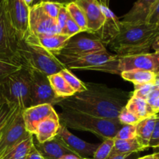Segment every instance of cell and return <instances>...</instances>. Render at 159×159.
Masks as SVG:
<instances>
[{
  "label": "cell",
  "instance_id": "7402d4cb",
  "mask_svg": "<svg viewBox=\"0 0 159 159\" xmlns=\"http://www.w3.org/2000/svg\"><path fill=\"white\" fill-rule=\"evenodd\" d=\"M157 115L158 114L142 119L136 125L137 140L146 149L149 148V142L153 133Z\"/></svg>",
  "mask_w": 159,
  "mask_h": 159
},
{
  "label": "cell",
  "instance_id": "f546056e",
  "mask_svg": "<svg viewBox=\"0 0 159 159\" xmlns=\"http://www.w3.org/2000/svg\"><path fill=\"white\" fill-rule=\"evenodd\" d=\"M59 73L63 76L65 81L73 89V90L75 92V93H82V92H84L86 89L85 83L83 82H82L79 79H78L68 68H65V69L61 70Z\"/></svg>",
  "mask_w": 159,
  "mask_h": 159
},
{
  "label": "cell",
  "instance_id": "ac0fdd59",
  "mask_svg": "<svg viewBox=\"0 0 159 159\" xmlns=\"http://www.w3.org/2000/svg\"><path fill=\"white\" fill-rule=\"evenodd\" d=\"M120 72L131 70H144L154 72V60L152 54H139L119 57Z\"/></svg>",
  "mask_w": 159,
  "mask_h": 159
},
{
  "label": "cell",
  "instance_id": "52a82bcc",
  "mask_svg": "<svg viewBox=\"0 0 159 159\" xmlns=\"http://www.w3.org/2000/svg\"><path fill=\"white\" fill-rule=\"evenodd\" d=\"M82 33L70 37L60 52L55 55L60 61L62 60L79 58L107 50L105 45L97 36L89 33Z\"/></svg>",
  "mask_w": 159,
  "mask_h": 159
},
{
  "label": "cell",
  "instance_id": "c3c4849f",
  "mask_svg": "<svg viewBox=\"0 0 159 159\" xmlns=\"http://www.w3.org/2000/svg\"><path fill=\"white\" fill-rule=\"evenodd\" d=\"M152 48H153L155 51H159V35L156 37V39L154 41Z\"/></svg>",
  "mask_w": 159,
  "mask_h": 159
},
{
  "label": "cell",
  "instance_id": "db71d44e",
  "mask_svg": "<svg viewBox=\"0 0 159 159\" xmlns=\"http://www.w3.org/2000/svg\"><path fill=\"white\" fill-rule=\"evenodd\" d=\"M110 0H103V6H107V7H109V4H110Z\"/></svg>",
  "mask_w": 159,
  "mask_h": 159
},
{
  "label": "cell",
  "instance_id": "83f0119b",
  "mask_svg": "<svg viewBox=\"0 0 159 159\" xmlns=\"http://www.w3.org/2000/svg\"><path fill=\"white\" fill-rule=\"evenodd\" d=\"M20 110H22L16 105L6 101L0 103V133Z\"/></svg>",
  "mask_w": 159,
  "mask_h": 159
},
{
  "label": "cell",
  "instance_id": "603a6c76",
  "mask_svg": "<svg viewBox=\"0 0 159 159\" xmlns=\"http://www.w3.org/2000/svg\"><path fill=\"white\" fill-rule=\"evenodd\" d=\"M126 109L142 120L149 117L153 115H156L148 102L144 99L132 96L125 106Z\"/></svg>",
  "mask_w": 159,
  "mask_h": 159
},
{
  "label": "cell",
  "instance_id": "d590c367",
  "mask_svg": "<svg viewBox=\"0 0 159 159\" xmlns=\"http://www.w3.org/2000/svg\"><path fill=\"white\" fill-rule=\"evenodd\" d=\"M40 5L42 9H43V10L50 17L54 19V20H57L59 10H60L62 5L51 2H40Z\"/></svg>",
  "mask_w": 159,
  "mask_h": 159
},
{
  "label": "cell",
  "instance_id": "d6a6232c",
  "mask_svg": "<svg viewBox=\"0 0 159 159\" xmlns=\"http://www.w3.org/2000/svg\"><path fill=\"white\" fill-rule=\"evenodd\" d=\"M114 138L120 140H130L136 138V125H123Z\"/></svg>",
  "mask_w": 159,
  "mask_h": 159
},
{
  "label": "cell",
  "instance_id": "ffe728a7",
  "mask_svg": "<svg viewBox=\"0 0 159 159\" xmlns=\"http://www.w3.org/2000/svg\"><path fill=\"white\" fill-rule=\"evenodd\" d=\"M60 127L61 123L58 114L49 116L39 123L34 136L40 143L50 141L57 136Z\"/></svg>",
  "mask_w": 159,
  "mask_h": 159
},
{
  "label": "cell",
  "instance_id": "30bf717a",
  "mask_svg": "<svg viewBox=\"0 0 159 159\" xmlns=\"http://www.w3.org/2000/svg\"><path fill=\"white\" fill-rule=\"evenodd\" d=\"M22 111L20 110L0 133V158L12 148L33 135L26 130Z\"/></svg>",
  "mask_w": 159,
  "mask_h": 159
},
{
  "label": "cell",
  "instance_id": "f907efd6",
  "mask_svg": "<svg viewBox=\"0 0 159 159\" xmlns=\"http://www.w3.org/2000/svg\"><path fill=\"white\" fill-rule=\"evenodd\" d=\"M5 99L3 97V95H2V86H1V83H0V103L2 102H5Z\"/></svg>",
  "mask_w": 159,
  "mask_h": 159
},
{
  "label": "cell",
  "instance_id": "74e56055",
  "mask_svg": "<svg viewBox=\"0 0 159 159\" xmlns=\"http://www.w3.org/2000/svg\"><path fill=\"white\" fill-rule=\"evenodd\" d=\"M68 18H69V14H68V11H67L66 7H65V6H61L57 17V25H58L61 34L62 30L65 28V24H66V22Z\"/></svg>",
  "mask_w": 159,
  "mask_h": 159
},
{
  "label": "cell",
  "instance_id": "60d3db41",
  "mask_svg": "<svg viewBox=\"0 0 159 159\" xmlns=\"http://www.w3.org/2000/svg\"><path fill=\"white\" fill-rule=\"evenodd\" d=\"M137 154H116L110 155L107 159H137Z\"/></svg>",
  "mask_w": 159,
  "mask_h": 159
},
{
  "label": "cell",
  "instance_id": "d4e9b609",
  "mask_svg": "<svg viewBox=\"0 0 159 159\" xmlns=\"http://www.w3.org/2000/svg\"><path fill=\"white\" fill-rule=\"evenodd\" d=\"M48 79L53 90L58 97L65 99L75 94V92L68 85L60 73L51 75L48 76Z\"/></svg>",
  "mask_w": 159,
  "mask_h": 159
},
{
  "label": "cell",
  "instance_id": "7c38bea8",
  "mask_svg": "<svg viewBox=\"0 0 159 159\" xmlns=\"http://www.w3.org/2000/svg\"><path fill=\"white\" fill-rule=\"evenodd\" d=\"M9 20L15 29L19 40L29 34L30 7L23 0H5Z\"/></svg>",
  "mask_w": 159,
  "mask_h": 159
},
{
  "label": "cell",
  "instance_id": "8992f818",
  "mask_svg": "<svg viewBox=\"0 0 159 159\" xmlns=\"http://www.w3.org/2000/svg\"><path fill=\"white\" fill-rule=\"evenodd\" d=\"M70 69L93 70L113 75H120L119 69V56L106 51L93 53L75 59L61 61Z\"/></svg>",
  "mask_w": 159,
  "mask_h": 159
},
{
  "label": "cell",
  "instance_id": "681fc988",
  "mask_svg": "<svg viewBox=\"0 0 159 159\" xmlns=\"http://www.w3.org/2000/svg\"><path fill=\"white\" fill-rule=\"evenodd\" d=\"M80 158H79L78 156L74 155H66V156H64L63 158H61V159H79Z\"/></svg>",
  "mask_w": 159,
  "mask_h": 159
},
{
  "label": "cell",
  "instance_id": "7bdbcfd3",
  "mask_svg": "<svg viewBox=\"0 0 159 159\" xmlns=\"http://www.w3.org/2000/svg\"><path fill=\"white\" fill-rule=\"evenodd\" d=\"M154 60V72L155 74L159 73V51H155L152 53Z\"/></svg>",
  "mask_w": 159,
  "mask_h": 159
},
{
  "label": "cell",
  "instance_id": "8fae6325",
  "mask_svg": "<svg viewBox=\"0 0 159 159\" xmlns=\"http://www.w3.org/2000/svg\"><path fill=\"white\" fill-rule=\"evenodd\" d=\"M29 33L36 37L61 34L57 20L50 17L40 3L30 7Z\"/></svg>",
  "mask_w": 159,
  "mask_h": 159
},
{
  "label": "cell",
  "instance_id": "ab89813d",
  "mask_svg": "<svg viewBox=\"0 0 159 159\" xmlns=\"http://www.w3.org/2000/svg\"><path fill=\"white\" fill-rule=\"evenodd\" d=\"M159 20V0H158L155 6L151 10L148 16L146 23L150 24H157Z\"/></svg>",
  "mask_w": 159,
  "mask_h": 159
},
{
  "label": "cell",
  "instance_id": "277c9868",
  "mask_svg": "<svg viewBox=\"0 0 159 159\" xmlns=\"http://www.w3.org/2000/svg\"><path fill=\"white\" fill-rule=\"evenodd\" d=\"M58 116L61 124L67 128L90 132L102 140L114 138L123 126L118 119H106L68 108H62Z\"/></svg>",
  "mask_w": 159,
  "mask_h": 159
},
{
  "label": "cell",
  "instance_id": "4dcf8cb0",
  "mask_svg": "<svg viewBox=\"0 0 159 159\" xmlns=\"http://www.w3.org/2000/svg\"><path fill=\"white\" fill-rule=\"evenodd\" d=\"M102 143L99 145L92 159H107L111 154L114 145V138H107L102 140Z\"/></svg>",
  "mask_w": 159,
  "mask_h": 159
},
{
  "label": "cell",
  "instance_id": "9f6ffc18",
  "mask_svg": "<svg viewBox=\"0 0 159 159\" xmlns=\"http://www.w3.org/2000/svg\"><path fill=\"white\" fill-rule=\"evenodd\" d=\"M100 5H103V0H96Z\"/></svg>",
  "mask_w": 159,
  "mask_h": 159
},
{
  "label": "cell",
  "instance_id": "6da1fadb",
  "mask_svg": "<svg viewBox=\"0 0 159 159\" xmlns=\"http://www.w3.org/2000/svg\"><path fill=\"white\" fill-rule=\"evenodd\" d=\"M86 89L65 98L57 106L87 113L106 119H118L120 113L132 96V93L106 85L85 82Z\"/></svg>",
  "mask_w": 159,
  "mask_h": 159
},
{
  "label": "cell",
  "instance_id": "6f0895ef",
  "mask_svg": "<svg viewBox=\"0 0 159 159\" xmlns=\"http://www.w3.org/2000/svg\"><path fill=\"white\" fill-rule=\"evenodd\" d=\"M157 25H158V26H159V20H158V23H157Z\"/></svg>",
  "mask_w": 159,
  "mask_h": 159
},
{
  "label": "cell",
  "instance_id": "f6af8a7d",
  "mask_svg": "<svg viewBox=\"0 0 159 159\" xmlns=\"http://www.w3.org/2000/svg\"><path fill=\"white\" fill-rule=\"evenodd\" d=\"M41 2H51L57 3V4L62 5V6H66L69 3L76 2V0H42Z\"/></svg>",
  "mask_w": 159,
  "mask_h": 159
},
{
  "label": "cell",
  "instance_id": "5bb4252c",
  "mask_svg": "<svg viewBox=\"0 0 159 159\" xmlns=\"http://www.w3.org/2000/svg\"><path fill=\"white\" fill-rule=\"evenodd\" d=\"M75 2L82 8L86 17L88 28L86 33L96 34L102 28L106 20L100 4L96 0H76Z\"/></svg>",
  "mask_w": 159,
  "mask_h": 159
},
{
  "label": "cell",
  "instance_id": "e575fe53",
  "mask_svg": "<svg viewBox=\"0 0 159 159\" xmlns=\"http://www.w3.org/2000/svg\"><path fill=\"white\" fill-rule=\"evenodd\" d=\"M155 87L154 83H147L143 85H134V91L132 93V96H137V97L141 98V99H147L148 96L150 94L151 92L154 89Z\"/></svg>",
  "mask_w": 159,
  "mask_h": 159
},
{
  "label": "cell",
  "instance_id": "9c48e42d",
  "mask_svg": "<svg viewBox=\"0 0 159 159\" xmlns=\"http://www.w3.org/2000/svg\"><path fill=\"white\" fill-rule=\"evenodd\" d=\"M27 70L30 79V107L41 104L57 105L63 99L55 94L48 75L36 70Z\"/></svg>",
  "mask_w": 159,
  "mask_h": 159
},
{
  "label": "cell",
  "instance_id": "b9f144b4",
  "mask_svg": "<svg viewBox=\"0 0 159 159\" xmlns=\"http://www.w3.org/2000/svg\"><path fill=\"white\" fill-rule=\"evenodd\" d=\"M159 97V87L155 86L154 88V89L152 90V92L150 93V94L148 96L147 99H146V101L148 102L149 105H152V102L157 99V98Z\"/></svg>",
  "mask_w": 159,
  "mask_h": 159
},
{
  "label": "cell",
  "instance_id": "f5cc1de1",
  "mask_svg": "<svg viewBox=\"0 0 159 159\" xmlns=\"http://www.w3.org/2000/svg\"><path fill=\"white\" fill-rule=\"evenodd\" d=\"M23 1H24L25 2H26V4L29 6H32L33 2H34V0H23Z\"/></svg>",
  "mask_w": 159,
  "mask_h": 159
},
{
  "label": "cell",
  "instance_id": "d6986e66",
  "mask_svg": "<svg viewBox=\"0 0 159 159\" xmlns=\"http://www.w3.org/2000/svg\"><path fill=\"white\" fill-rule=\"evenodd\" d=\"M158 0H137L120 21L125 23H146L151 10Z\"/></svg>",
  "mask_w": 159,
  "mask_h": 159
},
{
  "label": "cell",
  "instance_id": "1f68e13d",
  "mask_svg": "<svg viewBox=\"0 0 159 159\" xmlns=\"http://www.w3.org/2000/svg\"><path fill=\"white\" fill-rule=\"evenodd\" d=\"M23 67L14 61H6L0 59V82L9 75L19 71Z\"/></svg>",
  "mask_w": 159,
  "mask_h": 159
},
{
  "label": "cell",
  "instance_id": "2e32d148",
  "mask_svg": "<svg viewBox=\"0 0 159 159\" xmlns=\"http://www.w3.org/2000/svg\"><path fill=\"white\" fill-rule=\"evenodd\" d=\"M34 147L43 159H61L66 155H75L57 137L43 143L38 142L34 138Z\"/></svg>",
  "mask_w": 159,
  "mask_h": 159
},
{
  "label": "cell",
  "instance_id": "f1b7e54d",
  "mask_svg": "<svg viewBox=\"0 0 159 159\" xmlns=\"http://www.w3.org/2000/svg\"><path fill=\"white\" fill-rule=\"evenodd\" d=\"M69 16L75 21V23L79 26L82 32H87V20L85 13L82 8L75 2H71L65 6Z\"/></svg>",
  "mask_w": 159,
  "mask_h": 159
},
{
  "label": "cell",
  "instance_id": "11a10c76",
  "mask_svg": "<svg viewBox=\"0 0 159 159\" xmlns=\"http://www.w3.org/2000/svg\"><path fill=\"white\" fill-rule=\"evenodd\" d=\"M42 0H34V2H33V5H35V4H38V3L41 2Z\"/></svg>",
  "mask_w": 159,
  "mask_h": 159
},
{
  "label": "cell",
  "instance_id": "bcb514c9",
  "mask_svg": "<svg viewBox=\"0 0 159 159\" xmlns=\"http://www.w3.org/2000/svg\"><path fill=\"white\" fill-rule=\"evenodd\" d=\"M151 107H152V108L153 109V110H154V112H155V114H158V113H159V97L157 98V99H155L153 102H152V104L151 105Z\"/></svg>",
  "mask_w": 159,
  "mask_h": 159
},
{
  "label": "cell",
  "instance_id": "4316f807",
  "mask_svg": "<svg viewBox=\"0 0 159 159\" xmlns=\"http://www.w3.org/2000/svg\"><path fill=\"white\" fill-rule=\"evenodd\" d=\"M34 147V135H30L20 144L12 148L0 159H26Z\"/></svg>",
  "mask_w": 159,
  "mask_h": 159
},
{
  "label": "cell",
  "instance_id": "f35d334b",
  "mask_svg": "<svg viewBox=\"0 0 159 159\" xmlns=\"http://www.w3.org/2000/svg\"><path fill=\"white\" fill-rule=\"evenodd\" d=\"M149 148L155 149L159 148V115H157L153 133L149 142Z\"/></svg>",
  "mask_w": 159,
  "mask_h": 159
},
{
  "label": "cell",
  "instance_id": "ba28073f",
  "mask_svg": "<svg viewBox=\"0 0 159 159\" xmlns=\"http://www.w3.org/2000/svg\"><path fill=\"white\" fill-rule=\"evenodd\" d=\"M19 38L12 26L5 0L0 2V59L16 61V49Z\"/></svg>",
  "mask_w": 159,
  "mask_h": 159
},
{
  "label": "cell",
  "instance_id": "91938a15",
  "mask_svg": "<svg viewBox=\"0 0 159 159\" xmlns=\"http://www.w3.org/2000/svg\"><path fill=\"white\" fill-rule=\"evenodd\" d=\"M2 0H0V2H2Z\"/></svg>",
  "mask_w": 159,
  "mask_h": 159
},
{
  "label": "cell",
  "instance_id": "5b68a950",
  "mask_svg": "<svg viewBox=\"0 0 159 159\" xmlns=\"http://www.w3.org/2000/svg\"><path fill=\"white\" fill-rule=\"evenodd\" d=\"M6 102L22 110L30 107V79L27 69L22 68L0 82Z\"/></svg>",
  "mask_w": 159,
  "mask_h": 159
},
{
  "label": "cell",
  "instance_id": "7dc6e473",
  "mask_svg": "<svg viewBox=\"0 0 159 159\" xmlns=\"http://www.w3.org/2000/svg\"><path fill=\"white\" fill-rule=\"evenodd\" d=\"M137 159H159V152L152 154V155H145V156L141 157V158H138Z\"/></svg>",
  "mask_w": 159,
  "mask_h": 159
},
{
  "label": "cell",
  "instance_id": "44dd1931",
  "mask_svg": "<svg viewBox=\"0 0 159 159\" xmlns=\"http://www.w3.org/2000/svg\"><path fill=\"white\" fill-rule=\"evenodd\" d=\"M37 42L43 47V48L54 54L57 55L61 50L64 48L65 43H67L69 37L64 35L62 34H52V35H43L36 37Z\"/></svg>",
  "mask_w": 159,
  "mask_h": 159
},
{
  "label": "cell",
  "instance_id": "484cf974",
  "mask_svg": "<svg viewBox=\"0 0 159 159\" xmlns=\"http://www.w3.org/2000/svg\"><path fill=\"white\" fill-rule=\"evenodd\" d=\"M144 150L147 149L140 144L137 138L130 140H120L114 138V145L110 155L138 153Z\"/></svg>",
  "mask_w": 159,
  "mask_h": 159
},
{
  "label": "cell",
  "instance_id": "816d5d0a",
  "mask_svg": "<svg viewBox=\"0 0 159 159\" xmlns=\"http://www.w3.org/2000/svg\"><path fill=\"white\" fill-rule=\"evenodd\" d=\"M155 85L157 87H159V73L156 74L155 79Z\"/></svg>",
  "mask_w": 159,
  "mask_h": 159
},
{
  "label": "cell",
  "instance_id": "680465c9",
  "mask_svg": "<svg viewBox=\"0 0 159 159\" xmlns=\"http://www.w3.org/2000/svg\"><path fill=\"white\" fill-rule=\"evenodd\" d=\"M79 159H91V158H79Z\"/></svg>",
  "mask_w": 159,
  "mask_h": 159
},
{
  "label": "cell",
  "instance_id": "4fadbf2b",
  "mask_svg": "<svg viewBox=\"0 0 159 159\" xmlns=\"http://www.w3.org/2000/svg\"><path fill=\"white\" fill-rule=\"evenodd\" d=\"M56 137L59 138L69 150L80 158L92 159L99 145V144H92L80 139L71 134L67 127L61 124Z\"/></svg>",
  "mask_w": 159,
  "mask_h": 159
},
{
  "label": "cell",
  "instance_id": "8d00e7d4",
  "mask_svg": "<svg viewBox=\"0 0 159 159\" xmlns=\"http://www.w3.org/2000/svg\"><path fill=\"white\" fill-rule=\"evenodd\" d=\"M82 30L79 28V26L75 23L74 20L69 16V18L68 19L66 22V24H65V28L62 30L61 34L64 35H66L68 37H71L73 36L76 35V34H79V33H82Z\"/></svg>",
  "mask_w": 159,
  "mask_h": 159
},
{
  "label": "cell",
  "instance_id": "e0dca14e",
  "mask_svg": "<svg viewBox=\"0 0 159 159\" xmlns=\"http://www.w3.org/2000/svg\"><path fill=\"white\" fill-rule=\"evenodd\" d=\"M100 6L106 20L102 28L96 34H95V35L99 37V40L106 47L108 46L109 43L119 34L120 20L109 9V7L103 5H100Z\"/></svg>",
  "mask_w": 159,
  "mask_h": 159
},
{
  "label": "cell",
  "instance_id": "ee69618b",
  "mask_svg": "<svg viewBox=\"0 0 159 159\" xmlns=\"http://www.w3.org/2000/svg\"><path fill=\"white\" fill-rule=\"evenodd\" d=\"M26 159H43L42 158L41 155L39 154V152H37L35 149V148L33 147L32 150L30 151V154L28 155V156L26 157Z\"/></svg>",
  "mask_w": 159,
  "mask_h": 159
},
{
  "label": "cell",
  "instance_id": "836d02e7",
  "mask_svg": "<svg viewBox=\"0 0 159 159\" xmlns=\"http://www.w3.org/2000/svg\"><path fill=\"white\" fill-rule=\"evenodd\" d=\"M118 120L123 125H137L141 120L124 107L118 116Z\"/></svg>",
  "mask_w": 159,
  "mask_h": 159
},
{
  "label": "cell",
  "instance_id": "3957f363",
  "mask_svg": "<svg viewBox=\"0 0 159 159\" xmlns=\"http://www.w3.org/2000/svg\"><path fill=\"white\" fill-rule=\"evenodd\" d=\"M16 61L23 68L36 70L46 75L59 73L66 67L37 42L33 34H28L19 40L16 49Z\"/></svg>",
  "mask_w": 159,
  "mask_h": 159
},
{
  "label": "cell",
  "instance_id": "7a4b0ae2",
  "mask_svg": "<svg viewBox=\"0 0 159 159\" xmlns=\"http://www.w3.org/2000/svg\"><path fill=\"white\" fill-rule=\"evenodd\" d=\"M159 35V26L148 23L120 21V32L108 44L119 57L147 54Z\"/></svg>",
  "mask_w": 159,
  "mask_h": 159
},
{
  "label": "cell",
  "instance_id": "9a60e30c",
  "mask_svg": "<svg viewBox=\"0 0 159 159\" xmlns=\"http://www.w3.org/2000/svg\"><path fill=\"white\" fill-rule=\"evenodd\" d=\"M57 114L53 106L50 104L33 106L22 111L26 130L33 135L35 133L39 123L49 116H55Z\"/></svg>",
  "mask_w": 159,
  "mask_h": 159
},
{
  "label": "cell",
  "instance_id": "cb8c5ba5",
  "mask_svg": "<svg viewBox=\"0 0 159 159\" xmlns=\"http://www.w3.org/2000/svg\"><path fill=\"white\" fill-rule=\"evenodd\" d=\"M120 75L127 82H130L134 85H143L147 83L155 84V74L153 71L144 70H131L123 71Z\"/></svg>",
  "mask_w": 159,
  "mask_h": 159
}]
</instances>
